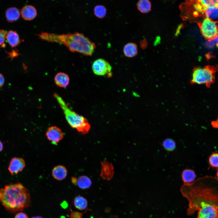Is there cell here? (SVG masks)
<instances>
[{
	"label": "cell",
	"instance_id": "d6a6232c",
	"mask_svg": "<svg viewBox=\"0 0 218 218\" xmlns=\"http://www.w3.org/2000/svg\"><path fill=\"white\" fill-rule=\"evenodd\" d=\"M216 176L217 177V180L218 181V169L217 170V172H216Z\"/></svg>",
	"mask_w": 218,
	"mask_h": 218
},
{
	"label": "cell",
	"instance_id": "4dcf8cb0",
	"mask_svg": "<svg viewBox=\"0 0 218 218\" xmlns=\"http://www.w3.org/2000/svg\"><path fill=\"white\" fill-rule=\"evenodd\" d=\"M3 145L2 143L0 141V152L3 149Z\"/></svg>",
	"mask_w": 218,
	"mask_h": 218
},
{
	"label": "cell",
	"instance_id": "ba28073f",
	"mask_svg": "<svg viewBox=\"0 0 218 218\" xmlns=\"http://www.w3.org/2000/svg\"><path fill=\"white\" fill-rule=\"evenodd\" d=\"M46 136L52 144L57 145L63 139L64 135L61 129L53 126L48 128L46 133Z\"/></svg>",
	"mask_w": 218,
	"mask_h": 218
},
{
	"label": "cell",
	"instance_id": "9a60e30c",
	"mask_svg": "<svg viewBox=\"0 0 218 218\" xmlns=\"http://www.w3.org/2000/svg\"><path fill=\"white\" fill-rule=\"evenodd\" d=\"M137 45L132 42L126 44L124 47L123 52L124 55L128 58L133 57L137 54Z\"/></svg>",
	"mask_w": 218,
	"mask_h": 218
},
{
	"label": "cell",
	"instance_id": "d6986e66",
	"mask_svg": "<svg viewBox=\"0 0 218 218\" xmlns=\"http://www.w3.org/2000/svg\"><path fill=\"white\" fill-rule=\"evenodd\" d=\"M74 205L76 208L80 210H85L88 206V201L81 196L76 197L74 200Z\"/></svg>",
	"mask_w": 218,
	"mask_h": 218
},
{
	"label": "cell",
	"instance_id": "cb8c5ba5",
	"mask_svg": "<svg viewBox=\"0 0 218 218\" xmlns=\"http://www.w3.org/2000/svg\"><path fill=\"white\" fill-rule=\"evenodd\" d=\"M208 163L211 167L218 168V153L213 152L210 156Z\"/></svg>",
	"mask_w": 218,
	"mask_h": 218
},
{
	"label": "cell",
	"instance_id": "484cf974",
	"mask_svg": "<svg viewBox=\"0 0 218 218\" xmlns=\"http://www.w3.org/2000/svg\"><path fill=\"white\" fill-rule=\"evenodd\" d=\"M6 36V34L5 31L3 29H0V45L4 42Z\"/></svg>",
	"mask_w": 218,
	"mask_h": 218
},
{
	"label": "cell",
	"instance_id": "3957f363",
	"mask_svg": "<svg viewBox=\"0 0 218 218\" xmlns=\"http://www.w3.org/2000/svg\"><path fill=\"white\" fill-rule=\"evenodd\" d=\"M0 202L7 210L16 212L30 206L31 196L28 190L22 184L12 183L0 189Z\"/></svg>",
	"mask_w": 218,
	"mask_h": 218
},
{
	"label": "cell",
	"instance_id": "f1b7e54d",
	"mask_svg": "<svg viewBox=\"0 0 218 218\" xmlns=\"http://www.w3.org/2000/svg\"><path fill=\"white\" fill-rule=\"evenodd\" d=\"M77 180L76 177H73L71 178V181L73 184H76L77 183Z\"/></svg>",
	"mask_w": 218,
	"mask_h": 218
},
{
	"label": "cell",
	"instance_id": "9c48e42d",
	"mask_svg": "<svg viewBox=\"0 0 218 218\" xmlns=\"http://www.w3.org/2000/svg\"><path fill=\"white\" fill-rule=\"evenodd\" d=\"M25 165V162L23 158L15 157L11 159L8 170L12 174H17L22 170Z\"/></svg>",
	"mask_w": 218,
	"mask_h": 218
},
{
	"label": "cell",
	"instance_id": "836d02e7",
	"mask_svg": "<svg viewBox=\"0 0 218 218\" xmlns=\"http://www.w3.org/2000/svg\"><path fill=\"white\" fill-rule=\"evenodd\" d=\"M216 121V124H217V127H218V118L217 120L216 121Z\"/></svg>",
	"mask_w": 218,
	"mask_h": 218
},
{
	"label": "cell",
	"instance_id": "30bf717a",
	"mask_svg": "<svg viewBox=\"0 0 218 218\" xmlns=\"http://www.w3.org/2000/svg\"><path fill=\"white\" fill-rule=\"evenodd\" d=\"M101 164L100 176L104 180H110L114 174V168L112 165L105 160L102 162Z\"/></svg>",
	"mask_w": 218,
	"mask_h": 218
},
{
	"label": "cell",
	"instance_id": "4fadbf2b",
	"mask_svg": "<svg viewBox=\"0 0 218 218\" xmlns=\"http://www.w3.org/2000/svg\"><path fill=\"white\" fill-rule=\"evenodd\" d=\"M69 80L68 74L61 72L57 73L54 78L56 84L61 88L66 87L69 84Z\"/></svg>",
	"mask_w": 218,
	"mask_h": 218
},
{
	"label": "cell",
	"instance_id": "83f0119b",
	"mask_svg": "<svg viewBox=\"0 0 218 218\" xmlns=\"http://www.w3.org/2000/svg\"><path fill=\"white\" fill-rule=\"evenodd\" d=\"M4 82V78L3 75L0 73V88L3 86Z\"/></svg>",
	"mask_w": 218,
	"mask_h": 218
},
{
	"label": "cell",
	"instance_id": "d4e9b609",
	"mask_svg": "<svg viewBox=\"0 0 218 218\" xmlns=\"http://www.w3.org/2000/svg\"><path fill=\"white\" fill-rule=\"evenodd\" d=\"M163 145L166 149L169 151H171L174 149L175 144L173 140L168 139L164 141Z\"/></svg>",
	"mask_w": 218,
	"mask_h": 218
},
{
	"label": "cell",
	"instance_id": "6da1fadb",
	"mask_svg": "<svg viewBox=\"0 0 218 218\" xmlns=\"http://www.w3.org/2000/svg\"><path fill=\"white\" fill-rule=\"evenodd\" d=\"M181 192L188 200L187 213L198 211L197 218H218V181L198 179L184 183Z\"/></svg>",
	"mask_w": 218,
	"mask_h": 218
},
{
	"label": "cell",
	"instance_id": "ffe728a7",
	"mask_svg": "<svg viewBox=\"0 0 218 218\" xmlns=\"http://www.w3.org/2000/svg\"><path fill=\"white\" fill-rule=\"evenodd\" d=\"M77 184L78 187L82 189L89 188L91 185L92 182L90 179L86 176H81L77 180Z\"/></svg>",
	"mask_w": 218,
	"mask_h": 218
},
{
	"label": "cell",
	"instance_id": "52a82bcc",
	"mask_svg": "<svg viewBox=\"0 0 218 218\" xmlns=\"http://www.w3.org/2000/svg\"><path fill=\"white\" fill-rule=\"evenodd\" d=\"M94 73L99 76L111 75L112 68L110 64L102 58H98L95 60L92 65Z\"/></svg>",
	"mask_w": 218,
	"mask_h": 218
},
{
	"label": "cell",
	"instance_id": "f546056e",
	"mask_svg": "<svg viewBox=\"0 0 218 218\" xmlns=\"http://www.w3.org/2000/svg\"><path fill=\"white\" fill-rule=\"evenodd\" d=\"M213 40H214V41H215L216 46L218 47V35L215 39Z\"/></svg>",
	"mask_w": 218,
	"mask_h": 218
},
{
	"label": "cell",
	"instance_id": "603a6c76",
	"mask_svg": "<svg viewBox=\"0 0 218 218\" xmlns=\"http://www.w3.org/2000/svg\"><path fill=\"white\" fill-rule=\"evenodd\" d=\"M206 18L210 19H215L218 18V8L216 7L208 8L204 13Z\"/></svg>",
	"mask_w": 218,
	"mask_h": 218
},
{
	"label": "cell",
	"instance_id": "7a4b0ae2",
	"mask_svg": "<svg viewBox=\"0 0 218 218\" xmlns=\"http://www.w3.org/2000/svg\"><path fill=\"white\" fill-rule=\"evenodd\" d=\"M38 35L42 40L64 44L71 51L78 52L85 55L91 56L96 47L95 43L89 38L78 32L57 35L42 32Z\"/></svg>",
	"mask_w": 218,
	"mask_h": 218
},
{
	"label": "cell",
	"instance_id": "5b68a950",
	"mask_svg": "<svg viewBox=\"0 0 218 218\" xmlns=\"http://www.w3.org/2000/svg\"><path fill=\"white\" fill-rule=\"evenodd\" d=\"M216 71L215 68L212 66L195 68L193 71L190 83L192 84H205L207 87H209L215 81Z\"/></svg>",
	"mask_w": 218,
	"mask_h": 218
},
{
	"label": "cell",
	"instance_id": "8fae6325",
	"mask_svg": "<svg viewBox=\"0 0 218 218\" xmlns=\"http://www.w3.org/2000/svg\"><path fill=\"white\" fill-rule=\"evenodd\" d=\"M195 7L198 11L204 13L208 8L216 7L218 8V0H198L197 1Z\"/></svg>",
	"mask_w": 218,
	"mask_h": 218
},
{
	"label": "cell",
	"instance_id": "4316f807",
	"mask_svg": "<svg viewBox=\"0 0 218 218\" xmlns=\"http://www.w3.org/2000/svg\"><path fill=\"white\" fill-rule=\"evenodd\" d=\"M15 218H28V217L26 213L21 212L17 214Z\"/></svg>",
	"mask_w": 218,
	"mask_h": 218
},
{
	"label": "cell",
	"instance_id": "1f68e13d",
	"mask_svg": "<svg viewBox=\"0 0 218 218\" xmlns=\"http://www.w3.org/2000/svg\"><path fill=\"white\" fill-rule=\"evenodd\" d=\"M31 218H43L40 216H33Z\"/></svg>",
	"mask_w": 218,
	"mask_h": 218
},
{
	"label": "cell",
	"instance_id": "44dd1931",
	"mask_svg": "<svg viewBox=\"0 0 218 218\" xmlns=\"http://www.w3.org/2000/svg\"><path fill=\"white\" fill-rule=\"evenodd\" d=\"M138 10L141 12L146 13L149 12L151 8V3L148 0H140L137 4Z\"/></svg>",
	"mask_w": 218,
	"mask_h": 218
},
{
	"label": "cell",
	"instance_id": "2e32d148",
	"mask_svg": "<svg viewBox=\"0 0 218 218\" xmlns=\"http://www.w3.org/2000/svg\"><path fill=\"white\" fill-rule=\"evenodd\" d=\"M20 15L19 11L15 7L9 8L6 11V18L9 22H12L18 20L19 18Z\"/></svg>",
	"mask_w": 218,
	"mask_h": 218
},
{
	"label": "cell",
	"instance_id": "8992f818",
	"mask_svg": "<svg viewBox=\"0 0 218 218\" xmlns=\"http://www.w3.org/2000/svg\"><path fill=\"white\" fill-rule=\"evenodd\" d=\"M200 31L203 36L206 39L211 40L218 35V22L214 21L206 18L199 23Z\"/></svg>",
	"mask_w": 218,
	"mask_h": 218
},
{
	"label": "cell",
	"instance_id": "7c38bea8",
	"mask_svg": "<svg viewBox=\"0 0 218 218\" xmlns=\"http://www.w3.org/2000/svg\"><path fill=\"white\" fill-rule=\"evenodd\" d=\"M21 14L22 17L25 20H31L36 16L37 12L36 8L32 5H28L22 8Z\"/></svg>",
	"mask_w": 218,
	"mask_h": 218
},
{
	"label": "cell",
	"instance_id": "277c9868",
	"mask_svg": "<svg viewBox=\"0 0 218 218\" xmlns=\"http://www.w3.org/2000/svg\"><path fill=\"white\" fill-rule=\"evenodd\" d=\"M54 96L62 110L66 119L70 126L82 134L87 133L90 130L91 126L87 119L71 110L58 94L55 93Z\"/></svg>",
	"mask_w": 218,
	"mask_h": 218
},
{
	"label": "cell",
	"instance_id": "e0dca14e",
	"mask_svg": "<svg viewBox=\"0 0 218 218\" xmlns=\"http://www.w3.org/2000/svg\"><path fill=\"white\" fill-rule=\"evenodd\" d=\"M6 38L10 46L12 47L17 46L20 43L19 36L15 31L10 30L6 34Z\"/></svg>",
	"mask_w": 218,
	"mask_h": 218
},
{
	"label": "cell",
	"instance_id": "ac0fdd59",
	"mask_svg": "<svg viewBox=\"0 0 218 218\" xmlns=\"http://www.w3.org/2000/svg\"><path fill=\"white\" fill-rule=\"evenodd\" d=\"M196 176L194 171L190 169H186L182 172V177L184 183H191L193 182Z\"/></svg>",
	"mask_w": 218,
	"mask_h": 218
},
{
	"label": "cell",
	"instance_id": "7402d4cb",
	"mask_svg": "<svg viewBox=\"0 0 218 218\" xmlns=\"http://www.w3.org/2000/svg\"><path fill=\"white\" fill-rule=\"evenodd\" d=\"M94 12L96 16L101 18H104L106 16L107 9L104 6L102 5H97L94 7Z\"/></svg>",
	"mask_w": 218,
	"mask_h": 218
},
{
	"label": "cell",
	"instance_id": "5bb4252c",
	"mask_svg": "<svg viewBox=\"0 0 218 218\" xmlns=\"http://www.w3.org/2000/svg\"><path fill=\"white\" fill-rule=\"evenodd\" d=\"M52 175L55 179L61 180L66 177L67 171L66 168L62 165H58L54 168L52 172Z\"/></svg>",
	"mask_w": 218,
	"mask_h": 218
}]
</instances>
